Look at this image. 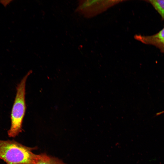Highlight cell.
I'll return each instance as SVG.
<instances>
[{
    "label": "cell",
    "mask_w": 164,
    "mask_h": 164,
    "mask_svg": "<svg viewBox=\"0 0 164 164\" xmlns=\"http://www.w3.org/2000/svg\"><path fill=\"white\" fill-rule=\"evenodd\" d=\"M36 149L14 140H0V159L7 164H33L39 157L32 152Z\"/></svg>",
    "instance_id": "1"
},
{
    "label": "cell",
    "mask_w": 164,
    "mask_h": 164,
    "mask_svg": "<svg viewBox=\"0 0 164 164\" xmlns=\"http://www.w3.org/2000/svg\"><path fill=\"white\" fill-rule=\"evenodd\" d=\"M32 73L29 71L23 77L16 87V93L11 114V125L8 131L9 137H15L22 132V124L26 110L25 101L27 79Z\"/></svg>",
    "instance_id": "2"
},
{
    "label": "cell",
    "mask_w": 164,
    "mask_h": 164,
    "mask_svg": "<svg viewBox=\"0 0 164 164\" xmlns=\"http://www.w3.org/2000/svg\"><path fill=\"white\" fill-rule=\"evenodd\" d=\"M123 0H80L76 11L87 18L93 17Z\"/></svg>",
    "instance_id": "3"
},
{
    "label": "cell",
    "mask_w": 164,
    "mask_h": 164,
    "mask_svg": "<svg viewBox=\"0 0 164 164\" xmlns=\"http://www.w3.org/2000/svg\"><path fill=\"white\" fill-rule=\"evenodd\" d=\"M135 39L145 44L152 45L164 53V26L157 33L151 35H136Z\"/></svg>",
    "instance_id": "4"
},
{
    "label": "cell",
    "mask_w": 164,
    "mask_h": 164,
    "mask_svg": "<svg viewBox=\"0 0 164 164\" xmlns=\"http://www.w3.org/2000/svg\"><path fill=\"white\" fill-rule=\"evenodd\" d=\"M33 164H65L59 159L45 153L39 155V157Z\"/></svg>",
    "instance_id": "5"
},
{
    "label": "cell",
    "mask_w": 164,
    "mask_h": 164,
    "mask_svg": "<svg viewBox=\"0 0 164 164\" xmlns=\"http://www.w3.org/2000/svg\"><path fill=\"white\" fill-rule=\"evenodd\" d=\"M150 3L164 20V0H147Z\"/></svg>",
    "instance_id": "6"
},
{
    "label": "cell",
    "mask_w": 164,
    "mask_h": 164,
    "mask_svg": "<svg viewBox=\"0 0 164 164\" xmlns=\"http://www.w3.org/2000/svg\"><path fill=\"white\" fill-rule=\"evenodd\" d=\"M3 2L1 1H0V3H1L2 5H3L5 7L7 5H9L12 1H7L6 2H5L4 1H2Z\"/></svg>",
    "instance_id": "7"
}]
</instances>
